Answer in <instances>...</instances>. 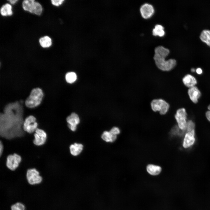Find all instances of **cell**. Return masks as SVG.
I'll list each match as a JSON object with an SVG mask.
<instances>
[{
    "label": "cell",
    "instance_id": "4dcf8cb0",
    "mask_svg": "<svg viewBox=\"0 0 210 210\" xmlns=\"http://www.w3.org/2000/svg\"><path fill=\"white\" fill-rule=\"evenodd\" d=\"M11 4H14L18 1L17 0H10L8 1Z\"/></svg>",
    "mask_w": 210,
    "mask_h": 210
},
{
    "label": "cell",
    "instance_id": "ffe728a7",
    "mask_svg": "<svg viewBox=\"0 0 210 210\" xmlns=\"http://www.w3.org/2000/svg\"><path fill=\"white\" fill-rule=\"evenodd\" d=\"M163 27L161 25H156L152 31L153 34L155 36H158L160 37L164 36L165 34Z\"/></svg>",
    "mask_w": 210,
    "mask_h": 210
},
{
    "label": "cell",
    "instance_id": "ba28073f",
    "mask_svg": "<svg viewBox=\"0 0 210 210\" xmlns=\"http://www.w3.org/2000/svg\"><path fill=\"white\" fill-rule=\"evenodd\" d=\"M21 160L20 156L17 153L9 155L6 158V166L11 170H15L19 166Z\"/></svg>",
    "mask_w": 210,
    "mask_h": 210
},
{
    "label": "cell",
    "instance_id": "d6986e66",
    "mask_svg": "<svg viewBox=\"0 0 210 210\" xmlns=\"http://www.w3.org/2000/svg\"><path fill=\"white\" fill-rule=\"evenodd\" d=\"M200 38L203 42L210 46V31L207 30H203L202 32Z\"/></svg>",
    "mask_w": 210,
    "mask_h": 210
},
{
    "label": "cell",
    "instance_id": "ac0fdd59",
    "mask_svg": "<svg viewBox=\"0 0 210 210\" xmlns=\"http://www.w3.org/2000/svg\"><path fill=\"white\" fill-rule=\"evenodd\" d=\"M0 13L3 16L11 15L13 14L11 6L8 3L4 5L1 8Z\"/></svg>",
    "mask_w": 210,
    "mask_h": 210
},
{
    "label": "cell",
    "instance_id": "44dd1931",
    "mask_svg": "<svg viewBox=\"0 0 210 210\" xmlns=\"http://www.w3.org/2000/svg\"><path fill=\"white\" fill-rule=\"evenodd\" d=\"M39 42L40 45L42 47L48 48L51 45L52 40L49 36H45L40 38Z\"/></svg>",
    "mask_w": 210,
    "mask_h": 210
},
{
    "label": "cell",
    "instance_id": "7c38bea8",
    "mask_svg": "<svg viewBox=\"0 0 210 210\" xmlns=\"http://www.w3.org/2000/svg\"><path fill=\"white\" fill-rule=\"evenodd\" d=\"M194 130L188 132L185 135L183 141V146L185 148L190 147L194 143L195 139L194 137Z\"/></svg>",
    "mask_w": 210,
    "mask_h": 210
},
{
    "label": "cell",
    "instance_id": "5b68a950",
    "mask_svg": "<svg viewBox=\"0 0 210 210\" xmlns=\"http://www.w3.org/2000/svg\"><path fill=\"white\" fill-rule=\"evenodd\" d=\"M38 126L35 117L33 116H30L26 118L23 122L22 129L27 132L31 134L35 132L38 128Z\"/></svg>",
    "mask_w": 210,
    "mask_h": 210
},
{
    "label": "cell",
    "instance_id": "6da1fadb",
    "mask_svg": "<svg viewBox=\"0 0 210 210\" xmlns=\"http://www.w3.org/2000/svg\"><path fill=\"white\" fill-rule=\"evenodd\" d=\"M155 52L154 59L156 66L160 70L169 71L176 66V62L175 60L171 59L165 60L169 53V50L167 48L159 46L155 48Z\"/></svg>",
    "mask_w": 210,
    "mask_h": 210
},
{
    "label": "cell",
    "instance_id": "e0dca14e",
    "mask_svg": "<svg viewBox=\"0 0 210 210\" xmlns=\"http://www.w3.org/2000/svg\"><path fill=\"white\" fill-rule=\"evenodd\" d=\"M68 124L74 125H76L80 122V119L77 114L74 113H72L66 118Z\"/></svg>",
    "mask_w": 210,
    "mask_h": 210
},
{
    "label": "cell",
    "instance_id": "52a82bcc",
    "mask_svg": "<svg viewBox=\"0 0 210 210\" xmlns=\"http://www.w3.org/2000/svg\"><path fill=\"white\" fill-rule=\"evenodd\" d=\"M187 113L184 108L178 109L175 115V118L177 123L178 127L181 130L186 127Z\"/></svg>",
    "mask_w": 210,
    "mask_h": 210
},
{
    "label": "cell",
    "instance_id": "d4e9b609",
    "mask_svg": "<svg viewBox=\"0 0 210 210\" xmlns=\"http://www.w3.org/2000/svg\"><path fill=\"white\" fill-rule=\"evenodd\" d=\"M109 132L113 134L117 135L120 133V130L118 127H115L111 129Z\"/></svg>",
    "mask_w": 210,
    "mask_h": 210
},
{
    "label": "cell",
    "instance_id": "2e32d148",
    "mask_svg": "<svg viewBox=\"0 0 210 210\" xmlns=\"http://www.w3.org/2000/svg\"><path fill=\"white\" fill-rule=\"evenodd\" d=\"M102 138L106 142H113L117 139V135L114 134L109 131H104L101 136Z\"/></svg>",
    "mask_w": 210,
    "mask_h": 210
},
{
    "label": "cell",
    "instance_id": "7402d4cb",
    "mask_svg": "<svg viewBox=\"0 0 210 210\" xmlns=\"http://www.w3.org/2000/svg\"><path fill=\"white\" fill-rule=\"evenodd\" d=\"M77 76L74 72L67 73L65 76V79L66 82L69 83L74 82L76 80Z\"/></svg>",
    "mask_w": 210,
    "mask_h": 210
},
{
    "label": "cell",
    "instance_id": "d6a6232c",
    "mask_svg": "<svg viewBox=\"0 0 210 210\" xmlns=\"http://www.w3.org/2000/svg\"><path fill=\"white\" fill-rule=\"evenodd\" d=\"M208 108L209 111H210V104L208 106Z\"/></svg>",
    "mask_w": 210,
    "mask_h": 210
},
{
    "label": "cell",
    "instance_id": "7a4b0ae2",
    "mask_svg": "<svg viewBox=\"0 0 210 210\" xmlns=\"http://www.w3.org/2000/svg\"><path fill=\"white\" fill-rule=\"evenodd\" d=\"M43 94L41 89L36 88L33 89L29 97L25 101L26 106L29 108H33L41 103Z\"/></svg>",
    "mask_w": 210,
    "mask_h": 210
},
{
    "label": "cell",
    "instance_id": "5bb4252c",
    "mask_svg": "<svg viewBox=\"0 0 210 210\" xmlns=\"http://www.w3.org/2000/svg\"><path fill=\"white\" fill-rule=\"evenodd\" d=\"M147 172L150 175L156 176L159 175L162 171L161 167L157 165L149 164L146 167Z\"/></svg>",
    "mask_w": 210,
    "mask_h": 210
},
{
    "label": "cell",
    "instance_id": "603a6c76",
    "mask_svg": "<svg viewBox=\"0 0 210 210\" xmlns=\"http://www.w3.org/2000/svg\"><path fill=\"white\" fill-rule=\"evenodd\" d=\"M11 210H25L24 205L20 202H17L11 207Z\"/></svg>",
    "mask_w": 210,
    "mask_h": 210
},
{
    "label": "cell",
    "instance_id": "cb8c5ba5",
    "mask_svg": "<svg viewBox=\"0 0 210 210\" xmlns=\"http://www.w3.org/2000/svg\"><path fill=\"white\" fill-rule=\"evenodd\" d=\"M194 127L195 124L192 121L190 120L187 122L186 128H187L188 132L194 130Z\"/></svg>",
    "mask_w": 210,
    "mask_h": 210
},
{
    "label": "cell",
    "instance_id": "f1b7e54d",
    "mask_svg": "<svg viewBox=\"0 0 210 210\" xmlns=\"http://www.w3.org/2000/svg\"><path fill=\"white\" fill-rule=\"evenodd\" d=\"M206 116L208 120L210 122V111H208L206 113Z\"/></svg>",
    "mask_w": 210,
    "mask_h": 210
},
{
    "label": "cell",
    "instance_id": "1f68e13d",
    "mask_svg": "<svg viewBox=\"0 0 210 210\" xmlns=\"http://www.w3.org/2000/svg\"><path fill=\"white\" fill-rule=\"evenodd\" d=\"M195 69L194 68H192L191 69V71L193 72H195Z\"/></svg>",
    "mask_w": 210,
    "mask_h": 210
},
{
    "label": "cell",
    "instance_id": "484cf974",
    "mask_svg": "<svg viewBox=\"0 0 210 210\" xmlns=\"http://www.w3.org/2000/svg\"><path fill=\"white\" fill-rule=\"evenodd\" d=\"M64 1V0H52L51 1L52 4L56 6H58L61 5Z\"/></svg>",
    "mask_w": 210,
    "mask_h": 210
},
{
    "label": "cell",
    "instance_id": "30bf717a",
    "mask_svg": "<svg viewBox=\"0 0 210 210\" xmlns=\"http://www.w3.org/2000/svg\"><path fill=\"white\" fill-rule=\"evenodd\" d=\"M140 10L142 16L145 19L150 18L154 12V9L153 6L147 3L143 4L141 6Z\"/></svg>",
    "mask_w": 210,
    "mask_h": 210
},
{
    "label": "cell",
    "instance_id": "3957f363",
    "mask_svg": "<svg viewBox=\"0 0 210 210\" xmlns=\"http://www.w3.org/2000/svg\"><path fill=\"white\" fill-rule=\"evenodd\" d=\"M24 10L30 13L40 15L42 13V8L41 4L34 0H25L22 3Z\"/></svg>",
    "mask_w": 210,
    "mask_h": 210
},
{
    "label": "cell",
    "instance_id": "4fadbf2b",
    "mask_svg": "<svg viewBox=\"0 0 210 210\" xmlns=\"http://www.w3.org/2000/svg\"><path fill=\"white\" fill-rule=\"evenodd\" d=\"M182 81L184 84L189 88L195 86L197 83L196 78L190 74L186 75L183 78Z\"/></svg>",
    "mask_w": 210,
    "mask_h": 210
},
{
    "label": "cell",
    "instance_id": "4316f807",
    "mask_svg": "<svg viewBox=\"0 0 210 210\" xmlns=\"http://www.w3.org/2000/svg\"><path fill=\"white\" fill-rule=\"evenodd\" d=\"M68 126L69 128L72 131H75L76 130L77 128V126L71 125L68 124Z\"/></svg>",
    "mask_w": 210,
    "mask_h": 210
},
{
    "label": "cell",
    "instance_id": "8992f818",
    "mask_svg": "<svg viewBox=\"0 0 210 210\" xmlns=\"http://www.w3.org/2000/svg\"><path fill=\"white\" fill-rule=\"evenodd\" d=\"M26 178L29 183L32 185L39 184L42 180V177L40 175L39 172L34 168L27 170Z\"/></svg>",
    "mask_w": 210,
    "mask_h": 210
},
{
    "label": "cell",
    "instance_id": "9a60e30c",
    "mask_svg": "<svg viewBox=\"0 0 210 210\" xmlns=\"http://www.w3.org/2000/svg\"><path fill=\"white\" fill-rule=\"evenodd\" d=\"M69 148L71 155L76 156L81 153L83 149V146L81 144L75 143L71 145Z\"/></svg>",
    "mask_w": 210,
    "mask_h": 210
},
{
    "label": "cell",
    "instance_id": "83f0119b",
    "mask_svg": "<svg viewBox=\"0 0 210 210\" xmlns=\"http://www.w3.org/2000/svg\"><path fill=\"white\" fill-rule=\"evenodd\" d=\"M3 146L2 142L0 141V156H1V155L3 152Z\"/></svg>",
    "mask_w": 210,
    "mask_h": 210
},
{
    "label": "cell",
    "instance_id": "8fae6325",
    "mask_svg": "<svg viewBox=\"0 0 210 210\" xmlns=\"http://www.w3.org/2000/svg\"><path fill=\"white\" fill-rule=\"evenodd\" d=\"M188 94L191 101L194 103L198 102L201 96V92L196 86L190 88L188 90Z\"/></svg>",
    "mask_w": 210,
    "mask_h": 210
},
{
    "label": "cell",
    "instance_id": "f546056e",
    "mask_svg": "<svg viewBox=\"0 0 210 210\" xmlns=\"http://www.w3.org/2000/svg\"><path fill=\"white\" fill-rule=\"evenodd\" d=\"M197 73L198 74H201L202 73V69L200 68L197 69L196 70Z\"/></svg>",
    "mask_w": 210,
    "mask_h": 210
},
{
    "label": "cell",
    "instance_id": "9c48e42d",
    "mask_svg": "<svg viewBox=\"0 0 210 210\" xmlns=\"http://www.w3.org/2000/svg\"><path fill=\"white\" fill-rule=\"evenodd\" d=\"M33 143L37 146H42L45 144L47 138L46 132L43 130L37 128L34 134Z\"/></svg>",
    "mask_w": 210,
    "mask_h": 210
},
{
    "label": "cell",
    "instance_id": "277c9868",
    "mask_svg": "<svg viewBox=\"0 0 210 210\" xmlns=\"http://www.w3.org/2000/svg\"><path fill=\"white\" fill-rule=\"evenodd\" d=\"M150 105L152 110L155 112L158 111L161 115L165 114L169 108V105L164 100L161 99L153 100Z\"/></svg>",
    "mask_w": 210,
    "mask_h": 210
}]
</instances>
